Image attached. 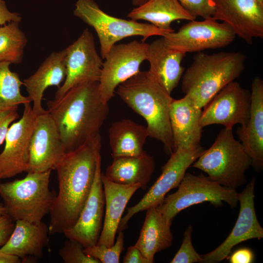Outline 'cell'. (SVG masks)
Returning a JSON list of instances; mask_svg holds the SVG:
<instances>
[{
	"instance_id": "cell-40",
	"label": "cell",
	"mask_w": 263,
	"mask_h": 263,
	"mask_svg": "<svg viewBox=\"0 0 263 263\" xmlns=\"http://www.w3.org/2000/svg\"><path fill=\"white\" fill-rule=\"evenodd\" d=\"M22 262L18 256L0 251V263H19Z\"/></svg>"
},
{
	"instance_id": "cell-34",
	"label": "cell",
	"mask_w": 263,
	"mask_h": 263,
	"mask_svg": "<svg viewBox=\"0 0 263 263\" xmlns=\"http://www.w3.org/2000/svg\"><path fill=\"white\" fill-rule=\"evenodd\" d=\"M182 5L195 17L206 19L212 17L214 5L212 0H178Z\"/></svg>"
},
{
	"instance_id": "cell-15",
	"label": "cell",
	"mask_w": 263,
	"mask_h": 263,
	"mask_svg": "<svg viewBox=\"0 0 263 263\" xmlns=\"http://www.w3.org/2000/svg\"><path fill=\"white\" fill-rule=\"evenodd\" d=\"M255 178L252 179L237 199L240 204L239 214L231 232L217 248L202 255L203 263H216L228 257L232 248L238 244L253 239L263 238V228L256 215L254 205Z\"/></svg>"
},
{
	"instance_id": "cell-7",
	"label": "cell",
	"mask_w": 263,
	"mask_h": 263,
	"mask_svg": "<svg viewBox=\"0 0 263 263\" xmlns=\"http://www.w3.org/2000/svg\"><path fill=\"white\" fill-rule=\"evenodd\" d=\"M74 15L95 31L102 59L116 42L123 38L138 36L142 37V41L145 42L150 37H163L169 33L151 24L112 16L102 11L94 0H77Z\"/></svg>"
},
{
	"instance_id": "cell-37",
	"label": "cell",
	"mask_w": 263,
	"mask_h": 263,
	"mask_svg": "<svg viewBox=\"0 0 263 263\" xmlns=\"http://www.w3.org/2000/svg\"><path fill=\"white\" fill-rule=\"evenodd\" d=\"M21 19L22 18L19 14L9 11L5 1L0 0V26L11 22L19 23Z\"/></svg>"
},
{
	"instance_id": "cell-31",
	"label": "cell",
	"mask_w": 263,
	"mask_h": 263,
	"mask_svg": "<svg viewBox=\"0 0 263 263\" xmlns=\"http://www.w3.org/2000/svg\"><path fill=\"white\" fill-rule=\"evenodd\" d=\"M116 242L110 246L95 244L84 248L86 254L98 260L101 263H118L121 253L124 249V235L123 231H119Z\"/></svg>"
},
{
	"instance_id": "cell-1",
	"label": "cell",
	"mask_w": 263,
	"mask_h": 263,
	"mask_svg": "<svg viewBox=\"0 0 263 263\" xmlns=\"http://www.w3.org/2000/svg\"><path fill=\"white\" fill-rule=\"evenodd\" d=\"M101 148L100 134L66 152L56 165L58 192L49 213L50 234L64 233L76 223L92 188Z\"/></svg>"
},
{
	"instance_id": "cell-12",
	"label": "cell",
	"mask_w": 263,
	"mask_h": 263,
	"mask_svg": "<svg viewBox=\"0 0 263 263\" xmlns=\"http://www.w3.org/2000/svg\"><path fill=\"white\" fill-rule=\"evenodd\" d=\"M251 103V92L232 81L221 90L203 108L200 120L202 128L221 125L233 128L244 126L248 119Z\"/></svg>"
},
{
	"instance_id": "cell-30",
	"label": "cell",
	"mask_w": 263,
	"mask_h": 263,
	"mask_svg": "<svg viewBox=\"0 0 263 263\" xmlns=\"http://www.w3.org/2000/svg\"><path fill=\"white\" fill-rule=\"evenodd\" d=\"M11 64L0 61V110L18 108L20 104L31 102L28 96L21 94L23 82L17 73L11 71Z\"/></svg>"
},
{
	"instance_id": "cell-18",
	"label": "cell",
	"mask_w": 263,
	"mask_h": 263,
	"mask_svg": "<svg viewBox=\"0 0 263 263\" xmlns=\"http://www.w3.org/2000/svg\"><path fill=\"white\" fill-rule=\"evenodd\" d=\"M101 174L100 154L91 191L79 217L73 226L63 233L68 239L77 241L84 248L96 244L103 227L105 201Z\"/></svg>"
},
{
	"instance_id": "cell-21",
	"label": "cell",
	"mask_w": 263,
	"mask_h": 263,
	"mask_svg": "<svg viewBox=\"0 0 263 263\" xmlns=\"http://www.w3.org/2000/svg\"><path fill=\"white\" fill-rule=\"evenodd\" d=\"M101 179L105 213L103 227L96 244L110 246L115 242V235L128 203L141 186L117 184L108 180L102 173Z\"/></svg>"
},
{
	"instance_id": "cell-9",
	"label": "cell",
	"mask_w": 263,
	"mask_h": 263,
	"mask_svg": "<svg viewBox=\"0 0 263 263\" xmlns=\"http://www.w3.org/2000/svg\"><path fill=\"white\" fill-rule=\"evenodd\" d=\"M203 19L189 21L178 31L166 34L162 37L167 46L186 54L225 47L234 41L236 36L227 24L212 17Z\"/></svg>"
},
{
	"instance_id": "cell-25",
	"label": "cell",
	"mask_w": 263,
	"mask_h": 263,
	"mask_svg": "<svg viewBox=\"0 0 263 263\" xmlns=\"http://www.w3.org/2000/svg\"><path fill=\"white\" fill-rule=\"evenodd\" d=\"M147 210L138 239L134 245L149 263H152L155 254L172 245L173 237L170 227L172 220L166 218L156 207H151Z\"/></svg>"
},
{
	"instance_id": "cell-36",
	"label": "cell",
	"mask_w": 263,
	"mask_h": 263,
	"mask_svg": "<svg viewBox=\"0 0 263 263\" xmlns=\"http://www.w3.org/2000/svg\"><path fill=\"white\" fill-rule=\"evenodd\" d=\"M13 220L8 215L0 216V246L8 241L15 227Z\"/></svg>"
},
{
	"instance_id": "cell-4",
	"label": "cell",
	"mask_w": 263,
	"mask_h": 263,
	"mask_svg": "<svg viewBox=\"0 0 263 263\" xmlns=\"http://www.w3.org/2000/svg\"><path fill=\"white\" fill-rule=\"evenodd\" d=\"M245 59L240 52H199L183 73L182 91L202 109L221 90L240 76Z\"/></svg>"
},
{
	"instance_id": "cell-13",
	"label": "cell",
	"mask_w": 263,
	"mask_h": 263,
	"mask_svg": "<svg viewBox=\"0 0 263 263\" xmlns=\"http://www.w3.org/2000/svg\"><path fill=\"white\" fill-rule=\"evenodd\" d=\"M66 50V76L63 84L58 88L54 100L60 98L77 84L99 81L101 74L102 58L96 49L94 36L88 28Z\"/></svg>"
},
{
	"instance_id": "cell-3",
	"label": "cell",
	"mask_w": 263,
	"mask_h": 263,
	"mask_svg": "<svg viewBox=\"0 0 263 263\" xmlns=\"http://www.w3.org/2000/svg\"><path fill=\"white\" fill-rule=\"evenodd\" d=\"M116 94L147 123L149 137L160 141L165 152L173 151L169 112L171 94L147 71L138 73L121 83Z\"/></svg>"
},
{
	"instance_id": "cell-22",
	"label": "cell",
	"mask_w": 263,
	"mask_h": 263,
	"mask_svg": "<svg viewBox=\"0 0 263 263\" xmlns=\"http://www.w3.org/2000/svg\"><path fill=\"white\" fill-rule=\"evenodd\" d=\"M66 48L52 53L40 64L37 71L23 80L28 97L33 102L32 109L36 115L47 112L42 107L41 101L45 90L50 86L59 88L66 76Z\"/></svg>"
},
{
	"instance_id": "cell-35",
	"label": "cell",
	"mask_w": 263,
	"mask_h": 263,
	"mask_svg": "<svg viewBox=\"0 0 263 263\" xmlns=\"http://www.w3.org/2000/svg\"><path fill=\"white\" fill-rule=\"evenodd\" d=\"M17 109L0 110V145L5 140L10 124L19 117Z\"/></svg>"
},
{
	"instance_id": "cell-24",
	"label": "cell",
	"mask_w": 263,
	"mask_h": 263,
	"mask_svg": "<svg viewBox=\"0 0 263 263\" xmlns=\"http://www.w3.org/2000/svg\"><path fill=\"white\" fill-rule=\"evenodd\" d=\"M48 226L43 222L37 225L17 220L12 233L0 251L25 261L29 257L38 259L42 256L44 248L48 244Z\"/></svg>"
},
{
	"instance_id": "cell-2",
	"label": "cell",
	"mask_w": 263,
	"mask_h": 263,
	"mask_svg": "<svg viewBox=\"0 0 263 263\" xmlns=\"http://www.w3.org/2000/svg\"><path fill=\"white\" fill-rule=\"evenodd\" d=\"M47 106L66 152L100 135L109 112L108 103L101 98L99 81L77 84L60 98L48 101Z\"/></svg>"
},
{
	"instance_id": "cell-43",
	"label": "cell",
	"mask_w": 263,
	"mask_h": 263,
	"mask_svg": "<svg viewBox=\"0 0 263 263\" xmlns=\"http://www.w3.org/2000/svg\"><path fill=\"white\" fill-rule=\"evenodd\" d=\"M259 0V1H260V2H263V0Z\"/></svg>"
},
{
	"instance_id": "cell-42",
	"label": "cell",
	"mask_w": 263,
	"mask_h": 263,
	"mask_svg": "<svg viewBox=\"0 0 263 263\" xmlns=\"http://www.w3.org/2000/svg\"><path fill=\"white\" fill-rule=\"evenodd\" d=\"M7 214L6 208L3 205L0 204V216Z\"/></svg>"
},
{
	"instance_id": "cell-19",
	"label": "cell",
	"mask_w": 263,
	"mask_h": 263,
	"mask_svg": "<svg viewBox=\"0 0 263 263\" xmlns=\"http://www.w3.org/2000/svg\"><path fill=\"white\" fill-rule=\"evenodd\" d=\"M202 109L188 95L172 100L169 118L173 151L178 149H191L200 145L202 129L200 124Z\"/></svg>"
},
{
	"instance_id": "cell-33",
	"label": "cell",
	"mask_w": 263,
	"mask_h": 263,
	"mask_svg": "<svg viewBox=\"0 0 263 263\" xmlns=\"http://www.w3.org/2000/svg\"><path fill=\"white\" fill-rule=\"evenodd\" d=\"M192 226L189 225L185 230L182 244L171 261V263H203L202 255L194 249L191 240Z\"/></svg>"
},
{
	"instance_id": "cell-32",
	"label": "cell",
	"mask_w": 263,
	"mask_h": 263,
	"mask_svg": "<svg viewBox=\"0 0 263 263\" xmlns=\"http://www.w3.org/2000/svg\"><path fill=\"white\" fill-rule=\"evenodd\" d=\"M84 246L76 241L68 239L59 250V254L65 263H101L86 254Z\"/></svg>"
},
{
	"instance_id": "cell-28",
	"label": "cell",
	"mask_w": 263,
	"mask_h": 263,
	"mask_svg": "<svg viewBox=\"0 0 263 263\" xmlns=\"http://www.w3.org/2000/svg\"><path fill=\"white\" fill-rule=\"evenodd\" d=\"M149 136L146 126L131 119H123L113 123L109 129L113 158L141 154Z\"/></svg>"
},
{
	"instance_id": "cell-14",
	"label": "cell",
	"mask_w": 263,
	"mask_h": 263,
	"mask_svg": "<svg viewBox=\"0 0 263 263\" xmlns=\"http://www.w3.org/2000/svg\"><path fill=\"white\" fill-rule=\"evenodd\" d=\"M37 115L30 103L24 104L22 117L8 129L0 154V180L27 172L29 146Z\"/></svg>"
},
{
	"instance_id": "cell-41",
	"label": "cell",
	"mask_w": 263,
	"mask_h": 263,
	"mask_svg": "<svg viewBox=\"0 0 263 263\" xmlns=\"http://www.w3.org/2000/svg\"><path fill=\"white\" fill-rule=\"evenodd\" d=\"M148 0H132V1L133 5L138 6L142 4Z\"/></svg>"
},
{
	"instance_id": "cell-23",
	"label": "cell",
	"mask_w": 263,
	"mask_h": 263,
	"mask_svg": "<svg viewBox=\"0 0 263 263\" xmlns=\"http://www.w3.org/2000/svg\"><path fill=\"white\" fill-rule=\"evenodd\" d=\"M185 56L168 47L163 37L149 44L146 59L150 64L148 71L170 94L184 72L181 62Z\"/></svg>"
},
{
	"instance_id": "cell-10",
	"label": "cell",
	"mask_w": 263,
	"mask_h": 263,
	"mask_svg": "<svg viewBox=\"0 0 263 263\" xmlns=\"http://www.w3.org/2000/svg\"><path fill=\"white\" fill-rule=\"evenodd\" d=\"M204 150L200 145L193 149H178L173 151L162 167L161 175L148 191L138 203L127 208L126 214L120 221L118 232L127 227L129 221L136 213L160 205L169 191L178 187L187 169Z\"/></svg>"
},
{
	"instance_id": "cell-17",
	"label": "cell",
	"mask_w": 263,
	"mask_h": 263,
	"mask_svg": "<svg viewBox=\"0 0 263 263\" xmlns=\"http://www.w3.org/2000/svg\"><path fill=\"white\" fill-rule=\"evenodd\" d=\"M65 153L57 127L47 110L38 115L30 142L27 172L55 169Z\"/></svg>"
},
{
	"instance_id": "cell-39",
	"label": "cell",
	"mask_w": 263,
	"mask_h": 263,
	"mask_svg": "<svg viewBox=\"0 0 263 263\" xmlns=\"http://www.w3.org/2000/svg\"><path fill=\"white\" fill-rule=\"evenodd\" d=\"M123 263H149L140 250L134 245L128 247L123 259Z\"/></svg>"
},
{
	"instance_id": "cell-26",
	"label": "cell",
	"mask_w": 263,
	"mask_h": 263,
	"mask_svg": "<svg viewBox=\"0 0 263 263\" xmlns=\"http://www.w3.org/2000/svg\"><path fill=\"white\" fill-rule=\"evenodd\" d=\"M104 176L114 183L123 184H139L145 189L155 169L153 157L144 151L134 156L113 158Z\"/></svg>"
},
{
	"instance_id": "cell-27",
	"label": "cell",
	"mask_w": 263,
	"mask_h": 263,
	"mask_svg": "<svg viewBox=\"0 0 263 263\" xmlns=\"http://www.w3.org/2000/svg\"><path fill=\"white\" fill-rule=\"evenodd\" d=\"M127 17L135 21H148L155 27L169 32L174 31L171 27L173 21L181 19L191 21L196 18L178 0H148L132 9Z\"/></svg>"
},
{
	"instance_id": "cell-5",
	"label": "cell",
	"mask_w": 263,
	"mask_h": 263,
	"mask_svg": "<svg viewBox=\"0 0 263 263\" xmlns=\"http://www.w3.org/2000/svg\"><path fill=\"white\" fill-rule=\"evenodd\" d=\"M232 129H222L213 144L190 167L204 171L220 185L236 190L245 184V171L252 162L241 142L235 138Z\"/></svg>"
},
{
	"instance_id": "cell-8",
	"label": "cell",
	"mask_w": 263,
	"mask_h": 263,
	"mask_svg": "<svg viewBox=\"0 0 263 263\" xmlns=\"http://www.w3.org/2000/svg\"><path fill=\"white\" fill-rule=\"evenodd\" d=\"M176 192L166 196L157 208L167 219L172 220L182 210L208 202L215 207L226 203L231 207L238 202L236 190L224 187L202 174L186 172Z\"/></svg>"
},
{
	"instance_id": "cell-29",
	"label": "cell",
	"mask_w": 263,
	"mask_h": 263,
	"mask_svg": "<svg viewBox=\"0 0 263 263\" xmlns=\"http://www.w3.org/2000/svg\"><path fill=\"white\" fill-rule=\"evenodd\" d=\"M27 42L19 22H11L0 27V61L20 63Z\"/></svg>"
},
{
	"instance_id": "cell-6",
	"label": "cell",
	"mask_w": 263,
	"mask_h": 263,
	"mask_svg": "<svg viewBox=\"0 0 263 263\" xmlns=\"http://www.w3.org/2000/svg\"><path fill=\"white\" fill-rule=\"evenodd\" d=\"M51 172H28L23 179L0 183V196L13 220L39 225L50 213L56 196L49 188Z\"/></svg>"
},
{
	"instance_id": "cell-38",
	"label": "cell",
	"mask_w": 263,
	"mask_h": 263,
	"mask_svg": "<svg viewBox=\"0 0 263 263\" xmlns=\"http://www.w3.org/2000/svg\"><path fill=\"white\" fill-rule=\"evenodd\" d=\"M252 251L247 248H242L235 251L229 257L231 263H251L254 261Z\"/></svg>"
},
{
	"instance_id": "cell-11",
	"label": "cell",
	"mask_w": 263,
	"mask_h": 263,
	"mask_svg": "<svg viewBox=\"0 0 263 263\" xmlns=\"http://www.w3.org/2000/svg\"><path fill=\"white\" fill-rule=\"evenodd\" d=\"M149 44L133 40L114 44L103 63L99 80L102 100L106 103L114 96L117 87L140 71L142 63L147 59Z\"/></svg>"
},
{
	"instance_id": "cell-16",
	"label": "cell",
	"mask_w": 263,
	"mask_h": 263,
	"mask_svg": "<svg viewBox=\"0 0 263 263\" xmlns=\"http://www.w3.org/2000/svg\"><path fill=\"white\" fill-rule=\"evenodd\" d=\"M212 17L227 24L248 44L263 38V3L258 0H212Z\"/></svg>"
},
{
	"instance_id": "cell-20",
	"label": "cell",
	"mask_w": 263,
	"mask_h": 263,
	"mask_svg": "<svg viewBox=\"0 0 263 263\" xmlns=\"http://www.w3.org/2000/svg\"><path fill=\"white\" fill-rule=\"evenodd\" d=\"M251 103L249 116L244 126L236 132L244 150L257 172L263 168V81L255 77L251 84Z\"/></svg>"
}]
</instances>
